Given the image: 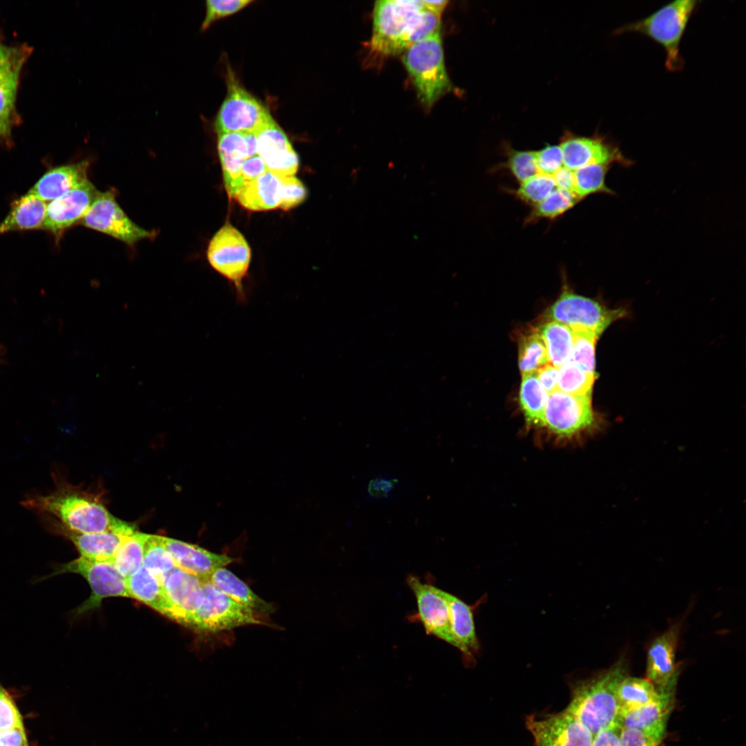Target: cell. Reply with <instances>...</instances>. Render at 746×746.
Segmentation results:
<instances>
[{"mask_svg": "<svg viewBox=\"0 0 746 746\" xmlns=\"http://www.w3.org/2000/svg\"><path fill=\"white\" fill-rule=\"evenodd\" d=\"M252 2L251 0H207L201 30H205L214 21L240 11Z\"/></svg>", "mask_w": 746, "mask_h": 746, "instance_id": "cell-43", "label": "cell"}, {"mask_svg": "<svg viewBox=\"0 0 746 746\" xmlns=\"http://www.w3.org/2000/svg\"><path fill=\"white\" fill-rule=\"evenodd\" d=\"M625 662L618 660L612 667L594 678L575 685L571 700L564 709L593 736L620 722V709L617 689L626 676Z\"/></svg>", "mask_w": 746, "mask_h": 746, "instance_id": "cell-3", "label": "cell"}, {"mask_svg": "<svg viewBox=\"0 0 746 746\" xmlns=\"http://www.w3.org/2000/svg\"><path fill=\"white\" fill-rule=\"evenodd\" d=\"M624 315L622 309H608L593 299L564 290L546 316L550 321L563 323L571 329H586L599 336Z\"/></svg>", "mask_w": 746, "mask_h": 746, "instance_id": "cell-8", "label": "cell"}, {"mask_svg": "<svg viewBox=\"0 0 746 746\" xmlns=\"http://www.w3.org/2000/svg\"><path fill=\"white\" fill-rule=\"evenodd\" d=\"M558 145L562 151L564 166L571 171L592 164L612 166L617 164L630 166L633 163L624 155L617 145L597 134L586 137L566 132Z\"/></svg>", "mask_w": 746, "mask_h": 746, "instance_id": "cell-12", "label": "cell"}, {"mask_svg": "<svg viewBox=\"0 0 746 746\" xmlns=\"http://www.w3.org/2000/svg\"><path fill=\"white\" fill-rule=\"evenodd\" d=\"M0 687H1V685H0Z\"/></svg>", "mask_w": 746, "mask_h": 746, "instance_id": "cell-56", "label": "cell"}, {"mask_svg": "<svg viewBox=\"0 0 746 746\" xmlns=\"http://www.w3.org/2000/svg\"><path fill=\"white\" fill-rule=\"evenodd\" d=\"M659 690L655 700L622 715L620 718L622 727L664 734L673 708L674 687Z\"/></svg>", "mask_w": 746, "mask_h": 746, "instance_id": "cell-24", "label": "cell"}, {"mask_svg": "<svg viewBox=\"0 0 746 746\" xmlns=\"http://www.w3.org/2000/svg\"><path fill=\"white\" fill-rule=\"evenodd\" d=\"M502 149L506 160L495 166L492 172L508 171L519 184L539 173L535 151L517 150L508 143H504Z\"/></svg>", "mask_w": 746, "mask_h": 746, "instance_id": "cell-37", "label": "cell"}, {"mask_svg": "<svg viewBox=\"0 0 746 746\" xmlns=\"http://www.w3.org/2000/svg\"><path fill=\"white\" fill-rule=\"evenodd\" d=\"M622 725L613 723L594 735L591 746H620Z\"/></svg>", "mask_w": 746, "mask_h": 746, "instance_id": "cell-49", "label": "cell"}, {"mask_svg": "<svg viewBox=\"0 0 746 746\" xmlns=\"http://www.w3.org/2000/svg\"><path fill=\"white\" fill-rule=\"evenodd\" d=\"M52 477L55 484L52 491L28 495L21 505L40 515L52 517L76 533L104 532L126 522L111 515L94 494L68 484L56 473Z\"/></svg>", "mask_w": 746, "mask_h": 746, "instance_id": "cell-2", "label": "cell"}, {"mask_svg": "<svg viewBox=\"0 0 746 746\" xmlns=\"http://www.w3.org/2000/svg\"><path fill=\"white\" fill-rule=\"evenodd\" d=\"M536 373L541 385L548 394L557 390L559 368L548 363L539 368Z\"/></svg>", "mask_w": 746, "mask_h": 746, "instance_id": "cell-51", "label": "cell"}, {"mask_svg": "<svg viewBox=\"0 0 746 746\" xmlns=\"http://www.w3.org/2000/svg\"><path fill=\"white\" fill-rule=\"evenodd\" d=\"M397 483L396 479L386 475H377L372 478L367 484L368 497L376 500L387 499L392 497Z\"/></svg>", "mask_w": 746, "mask_h": 746, "instance_id": "cell-48", "label": "cell"}, {"mask_svg": "<svg viewBox=\"0 0 746 746\" xmlns=\"http://www.w3.org/2000/svg\"><path fill=\"white\" fill-rule=\"evenodd\" d=\"M555 188L552 176L538 173L520 183L515 189L506 187L504 189L506 193L533 208L543 201Z\"/></svg>", "mask_w": 746, "mask_h": 746, "instance_id": "cell-40", "label": "cell"}, {"mask_svg": "<svg viewBox=\"0 0 746 746\" xmlns=\"http://www.w3.org/2000/svg\"><path fill=\"white\" fill-rule=\"evenodd\" d=\"M664 734L622 727L620 746H659Z\"/></svg>", "mask_w": 746, "mask_h": 746, "instance_id": "cell-46", "label": "cell"}, {"mask_svg": "<svg viewBox=\"0 0 746 746\" xmlns=\"http://www.w3.org/2000/svg\"><path fill=\"white\" fill-rule=\"evenodd\" d=\"M82 223L127 244L152 236V232L140 227L128 217L111 191L99 193L82 219Z\"/></svg>", "mask_w": 746, "mask_h": 746, "instance_id": "cell-13", "label": "cell"}, {"mask_svg": "<svg viewBox=\"0 0 746 746\" xmlns=\"http://www.w3.org/2000/svg\"><path fill=\"white\" fill-rule=\"evenodd\" d=\"M535 155L539 173L553 176L564 166L559 145L546 144L542 149L535 151Z\"/></svg>", "mask_w": 746, "mask_h": 746, "instance_id": "cell-45", "label": "cell"}, {"mask_svg": "<svg viewBox=\"0 0 746 746\" xmlns=\"http://www.w3.org/2000/svg\"><path fill=\"white\" fill-rule=\"evenodd\" d=\"M227 95L215 119L217 133L257 132L274 119L269 110L249 93L229 68Z\"/></svg>", "mask_w": 746, "mask_h": 746, "instance_id": "cell-6", "label": "cell"}, {"mask_svg": "<svg viewBox=\"0 0 746 746\" xmlns=\"http://www.w3.org/2000/svg\"><path fill=\"white\" fill-rule=\"evenodd\" d=\"M21 716L12 699L0 687V731L22 726Z\"/></svg>", "mask_w": 746, "mask_h": 746, "instance_id": "cell-47", "label": "cell"}, {"mask_svg": "<svg viewBox=\"0 0 746 746\" xmlns=\"http://www.w3.org/2000/svg\"><path fill=\"white\" fill-rule=\"evenodd\" d=\"M425 7L441 15L448 3L447 1H423Z\"/></svg>", "mask_w": 746, "mask_h": 746, "instance_id": "cell-55", "label": "cell"}, {"mask_svg": "<svg viewBox=\"0 0 746 746\" xmlns=\"http://www.w3.org/2000/svg\"><path fill=\"white\" fill-rule=\"evenodd\" d=\"M280 190V176L268 171L245 184L235 198L247 209L270 210L279 207Z\"/></svg>", "mask_w": 746, "mask_h": 746, "instance_id": "cell-28", "label": "cell"}, {"mask_svg": "<svg viewBox=\"0 0 746 746\" xmlns=\"http://www.w3.org/2000/svg\"><path fill=\"white\" fill-rule=\"evenodd\" d=\"M161 539L177 568L202 581L209 580L216 570L236 561L225 554L215 553L195 544L164 536H161Z\"/></svg>", "mask_w": 746, "mask_h": 746, "instance_id": "cell-21", "label": "cell"}, {"mask_svg": "<svg viewBox=\"0 0 746 746\" xmlns=\"http://www.w3.org/2000/svg\"><path fill=\"white\" fill-rule=\"evenodd\" d=\"M555 182L556 188L565 189L573 193L574 174L573 171L563 166L558 170L553 176Z\"/></svg>", "mask_w": 746, "mask_h": 746, "instance_id": "cell-53", "label": "cell"}, {"mask_svg": "<svg viewBox=\"0 0 746 746\" xmlns=\"http://www.w3.org/2000/svg\"><path fill=\"white\" fill-rule=\"evenodd\" d=\"M595 374L584 371L573 361L559 368L557 390L574 395H591Z\"/></svg>", "mask_w": 746, "mask_h": 746, "instance_id": "cell-41", "label": "cell"}, {"mask_svg": "<svg viewBox=\"0 0 746 746\" xmlns=\"http://www.w3.org/2000/svg\"><path fill=\"white\" fill-rule=\"evenodd\" d=\"M87 160L53 168L47 171L28 192L51 202L79 186L87 179Z\"/></svg>", "mask_w": 746, "mask_h": 746, "instance_id": "cell-23", "label": "cell"}, {"mask_svg": "<svg viewBox=\"0 0 746 746\" xmlns=\"http://www.w3.org/2000/svg\"><path fill=\"white\" fill-rule=\"evenodd\" d=\"M526 725L535 746H591L594 737L565 710L542 718L530 716Z\"/></svg>", "mask_w": 746, "mask_h": 746, "instance_id": "cell-15", "label": "cell"}, {"mask_svg": "<svg viewBox=\"0 0 746 746\" xmlns=\"http://www.w3.org/2000/svg\"><path fill=\"white\" fill-rule=\"evenodd\" d=\"M268 171V169L262 160L256 155L247 159L242 164L241 169V178L243 186Z\"/></svg>", "mask_w": 746, "mask_h": 746, "instance_id": "cell-50", "label": "cell"}, {"mask_svg": "<svg viewBox=\"0 0 746 746\" xmlns=\"http://www.w3.org/2000/svg\"><path fill=\"white\" fill-rule=\"evenodd\" d=\"M573 336L571 361L584 371L595 373V347L598 336L592 332L582 329H571Z\"/></svg>", "mask_w": 746, "mask_h": 746, "instance_id": "cell-42", "label": "cell"}, {"mask_svg": "<svg viewBox=\"0 0 746 746\" xmlns=\"http://www.w3.org/2000/svg\"><path fill=\"white\" fill-rule=\"evenodd\" d=\"M439 591L447 603L450 627L458 649L465 656H470L479 649L472 609L455 595L440 589Z\"/></svg>", "mask_w": 746, "mask_h": 746, "instance_id": "cell-26", "label": "cell"}, {"mask_svg": "<svg viewBox=\"0 0 746 746\" xmlns=\"http://www.w3.org/2000/svg\"><path fill=\"white\" fill-rule=\"evenodd\" d=\"M591 395H574L555 390L548 394L543 426L559 439H572L595 425Z\"/></svg>", "mask_w": 746, "mask_h": 746, "instance_id": "cell-7", "label": "cell"}, {"mask_svg": "<svg viewBox=\"0 0 746 746\" xmlns=\"http://www.w3.org/2000/svg\"><path fill=\"white\" fill-rule=\"evenodd\" d=\"M279 207L289 210L302 203L306 198L307 191L303 183L294 175L280 177Z\"/></svg>", "mask_w": 746, "mask_h": 746, "instance_id": "cell-44", "label": "cell"}, {"mask_svg": "<svg viewBox=\"0 0 746 746\" xmlns=\"http://www.w3.org/2000/svg\"><path fill=\"white\" fill-rule=\"evenodd\" d=\"M539 332L546 346L549 364L560 368L571 361L573 336L571 327L548 321L540 326Z\"/></svg>", "mask_w": 746, "mask_h": 746, "instance_id": "cell-31", "label": "cell"}, {"mask_svg": "<svg viewBox=\"0 0 746 746\" xmlns=\"http://www.w3.org/2000/svg\"><path fill=\"white\" fill-rule=\"evenodd\" d=\"M699 3L697 0L673 1L646 17L618 28L613 35L635 32L646 36L664 50L667 70L679 72L685 65L680 54L681 40Z\"/></svg>", "mask_w": 746, "mask_h": 746, "instance_id": "cell-4", "label": "cell"}, {"mask_svg": "<svg viewBox=\"0 0 746 746\" xmlns=\"http://www.w3.org/2000/svg\"><path fill=\"white\" fill-rule=\"evenodd\" d=\"M143 566L161 582L177 566L161 539V535L146 534Z\"/></svg>", "mask_w": 746, "mask_h": 746, "instance_id": "cell-38", "label": "cell"}, {"mask_svg": "<svg viewBox=\"0 0 746 746\" xmlns=\"http://www.w3.org/2000/svg\"><path fill=\"white\" fill-rule=\"evenodd\" d=\"M581 202L571 191L555 188L543 201L533 207L524 220L530 224L542 220H555Z\"/></svg>", "mask_w": 746, "mask_h": 746, "instance_id": "cell-34", "label": "cell"}, {"mask_svg": "<svg viewBox=\"0 0 746 746\" xmlns=\"http://www.w3.org/2000/svg\"><path fill=\"white\" fill-rule=\"evenodd\" d=\"M0 746H28L23 725L0 731Z\"/></svg>", "mask_w": 746, "mask_h": 746, "instance_id": "cell-52", "label": "cell"}, {"mask_svg": "<svg viewBox=\"0 0 746 746\" xmlns=\"http://www.w3.org/2000/svg\"><path fill=\"white\" fill-rule=\"evenodd\" d=\"M440 28L441 15L427 9L421 0L377 1L370 49L381 57L396 55Z\"/></svg>", "mask_w": 746, "mask_h": 746, "instance_id": "cell-1", "label": "cell"}, {"mask_svg": "<svg viewBox=\"0 0 746 746\" xmlns=\"http://www.w3.org/2000/svg\"><path fill=\"white\" fill-rule=\"evenodd\" d=\"M48 203L27 193L12 205L11 210L0 223V235L9 231L41 228Z\"/></svg>", "mask_w": 746, "mask_h": 746, "instance_id": "cell-29", "label": "cell"}, {"mask_svg": "<svg viewBox=\"0 0 746 746\" xmlns=\"http://www.w3.org/2000/svg\"><path fill=\"white\" fill-rule=\"evenodd\" d=\"M41 519L47 530L70 540L81 557L97 561H112L122 543L136 530L134 526L125 522L118 528L104 532L76 533L66 529L50 516L42 515Z\"/></svg>", "mask_w": 746, "mask_h": 746, "instance_id": "cell-14", "label": "cell"}, {"mask_svg": "<svg viewBox=\"0 0 746 746\" xmlns=\"http://www.w3.org/2000/svg\"><path fill=\"white\" fill-rule=\"evenodd\" d=\"M611 166L592 164L573 171V193L580 201L593 194L614 195V191L606 184V176Z\"/></svg>", "mask_w": 746, "mask_h": 746, "instance_id": "cell-35", "label": "cell"}, {"mask_svg": "<svg viewBox=\"0 0 746 746\" xmlns=\"http://www.w3.org/2000/svg\"><path fill=\"white\" fill-rule=\"evenodd\" d=\"M218 152L228 195L235 198L243 186L241 169L249 157L257 154L256 132L218 134Z\"/></svg>", "mask_w": 746, "mask_h": 746, "instance_id": "cell-17", "label": "cell"}, {"mask_svg": "<svg viewBox=\"0 0 746 746\" xmlns=\"http://www.w3.org/2000/svg\"><path fill=\"white\" fill-rule=\"evenodd\" d=\"M207 254L211 265L234 284L238 300L244 301L242 281L251 258L250 248L244 236L227 223L211 240Z\"/></svg>", "mask_w": 746, "mask_h": 746, "instance_id": "cell-11", "label": "cell"}, {"mask_svg": "<svg viewBox=\"0 0 746 746\" xmlns=\"http://www.w3.org/2000/svg\"><path fill=\"white\" fill-rule=\"evenodd\" d=\"M256 134L257 154L268 171L280 177L294 175L298 169V157L276 121L273 119Z\"/></svg>", "mask_w": 746, "mask_h": 746, "instance_id": "cell-20", "label": "cell"}, {"mask_svg": "<svg viewBox=\"0 0 746 746\" xmlns=\"http://www.w3.org/2000/svg\"><path fill=\"white\" fill-rule=\"evenodd\" d=\"M146 536V533L135 530L122 543L112 560L126 579L143 566Z\"/></svg>", "mask_w": 746, "mask_h": 746, "instance_id": "cell-36", "label": "cell"}, {"mask_svg": "<svg viewBox=\"0 0 746 746\" xmlns=\"http://www.w3.org/2000/svg\"><path fill=\"white\" fill-rule=\"evenodd\" d=\"M65 573L81 575L91 589L90 597L77 609V615L99 607L102 601L107 597H129L126 578L118 571L113 561L93 560L80 556L59 565L48 577Z\"/></svg>", "mask_w": 746, "mask_h": 746, "instance_id": "cell-10", "label": "cell"}, {"mask_svg": "<svg viewBox=\"0 0 746 746\" xmlns=\"http://www.w3.org/2000/svg\"><path fill=\"white\" fill-rule=\"evenodd\" d=\"M99 193L87 180L64 195L50 202L41 229L57 233L82 220Z\"/></svg>", "mask_w": 746, "mask_h": 746, "instance_id": "cell-19", "label": "cell"}, {"mask_svg": "<svg viewBox=\"0 0 746 746\" xmlns=\"http://www.w3.org/2000/svg\"><path fill=\"white\" fill-rule=\"evenodd\" d=\"M171 620L190 628L204 597L203 581L178 568L162 581Z\"/></svg>", "mask_w": 746, "mask_h": 746, "instance_id": "cell-18", "label": "cell"}, {"mask_svg": "<svg viewBox=\"0 0 746 746\" xmlns=\"http://www.w3.org/2000/svg\"><path fill=\"white\" fill-rule=\"evenodd\" d=\"M659 693V689L649 680L626 676L617 689L620 717L655 700Z\"/></svg>", "mask_w": 746, "mask_h": 746, "instance_id": "cell-33", "label": "cell"}, {"mask_svg": "<svg viewBox=\"0 0 746 746\" xmlns=\"http://www.w3.org/2000/svg\"><path fill=\"white\" fill-rule=\"evenodd\" d=\"M209 581L230 598L255 613H271L273 606L257 595L242 580L225 567L216 570Z\"/></svg>", "mask_w": 746, "mask_h": 746, "instance_id": "cell-30", "label": "cell"}, {"mask_svg": "<svg viewBox=\"0 0 746 746\" xmlns=\"http://www.w3.org/2000/svg\"><path fill=\"white\" fill-rule=\"evenodd\" d=\"M31 50L21 46L13 60L0 71V137L10 132L21 68Z\"/></svg>", "mask_w": 746, "mask_h": 746, "instance_id": "cell-25", "label": "cell"}, {"mask_svg": "<svg viewBox=\"0 0 746 746\" xmlns=\"http://www.w3.org/2000/svg\"><path fill=\"white\" fill-rule=\"evenodd\" d=\"M407 582L416 598L418 615L428 634H430L459 649L452 632L449 610L439 588L410 575Z\"/></svg>", "mask_w": 746, "mask_h": 746, "instance_id": "cell-16", "label": "cell"}, {"mask_svg": "<svg viewBox=\"0 0 746 746\" xmlns=\"http://www.w3.org/2000/svg\"><path fill=\"white\" fill-rule=\"evenodd\" d=\"M21 46H8L0 42V71L13 60L19 52Z\"/></svg>", "mask_w": 746, "mask_h": 746, "instance_id": "cell-54", "label": "cell"}, {"mask_svg": "<svg viewBox=\"0 0 746 746\" xmlns=\"http://www.w3.org/2000/svg\"><path fill=\"white\" fill-rule=\"evenodd\" d=\"M679 625H673L656 638L648 649L647 679L658 689L675 687L678 676L676 651L678 642Z\"/></svg>", "mask_w": 746, "mask_h": 746, "instance_id": "cell-22", "label": "cell"}, {"mask_svg": "<svg viewBox=\"0 0 746 746\" xmlns=\"http://www.w3.org/2000/svg\"><path fill=\"white\" fill-rule=\"evenodd\" d=\"M548 396V394L541 385L536 372L522 374L519 404L528 425L543 426Z\"/></svg>", "mask_w": 746, "mask_h": 746, "instance_id": "cell-32", "label": "cell"}, {"mask_svg": "<svg viewBox=\"0 0 746 746\" xmlns=\"http://www.w3.org/2000/svg\"><path fill=\"white\" fill-rule=\"evenodd\" d=\"M126 580L129 597L144 603L160 614L171 619V609L162 582L142 566Z\"/></svg>", "mask_w": 746, "mask_h": 746, "instance_id": "cell-27", "label": "cell"}, {"mask_svg": "<svg viewBox=\"0 0 746 746\" xmlns=\"http://www.w3.org/2000/svg\"><path fill=\"white\" fill-rule=\"evenodd\" d=\"M548 363L546 346L539 331L524 336L519 346V367L522 374L536 372Z\"/></svg>", "mask_w": 746, "mask_h": 746, "instance_id": "cell-39", "label": "cell"}, {"mask_svg": "<svg viewBox=\"0 0 746 746\" xmlns=\"http://www.w3.org/2000/svg\"><path fill=\"white\" fill-rule=\"evenodd\" d=\"M204 597L191 629L199 632H218L262 624L252 610L230 598L209 580L203 581Z\"/></svg>", "mask_w": 746, "mask_h": 746, "instance_id": "cell-9", "label": "cell"}, {"mask_svg": "<svg viewBox=\"0 0 746 746\" xmlns=\"http://www.w3.org/2000/svg\"><path fill=\"white\" fill-rule=\"evenodd\" d=\"M402 61L415 86L421 103L430 108L453 86L446 70L440 31L408 47Z\"/></svg>", "mask_w": 746, "mask_h": 746, "instance_id": "cell-5", "label": "cell"}]
</instances>
